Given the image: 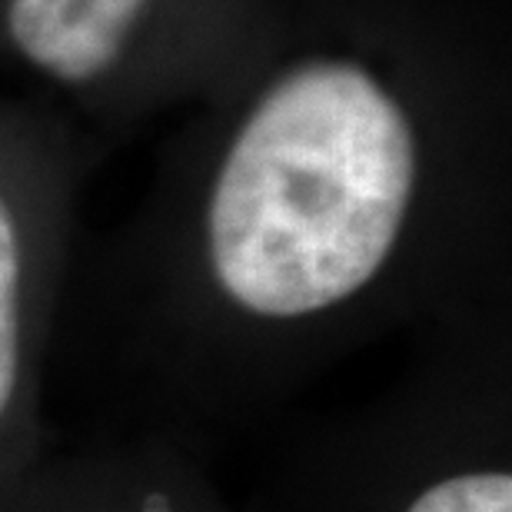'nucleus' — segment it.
<instances>
[{"mask_svg":"<svg viewBox=\"0 0 512 512\" xmlns=\"http://www.w3.org/2000/svg\"><path fill=\"white\" fill-rule=\"evenodd\" d=\"M150 0H10L7 30L30 64L64 84L104 77Z\"/></svg>","mask_w":512,"mask_h":512,"instance_id":"4","label":"nucleus"},{"mask_svg":"<svg viewBox=\"0 0 512 512\" xmlns=\"http://www.w3.org/2000/svg\"><path fill=\"white\" fill-rule=\"evenodd\" d=\"M0 512H223L183 456L153 449L44 456L0 486Z\"/></svg>","mask_w":512,"mask_h":512,"instance_id":"2","label":"nucleus"},{"mask_svg":"<svg viewBox=\"0 0 512 512\" xmlns=\"http://www.w3.org/2000/svg\"><path fill=\"white\" fill-rule=\"evenodd\" d=\"M389 512H512V463L499 433H453L406 469Z\"/></svg>","mask_w":512,"mask_h":512,"instance_id":"5","label":"nucleus"},{"mask_svg":"<svg viewBox=\"0 0 512 512\" xmlns=\"http://www.w3.org/2000/svg\"><path fill=\"white\" fill-rule=\"evenodd\" d=\"M423 193L413 114L360 60L313 57L237 120L200 207L203 316L177 363L203 389L286 383L373 300Z\"/></svg>","mask_w":512,"mask_h":512,"instance_id":"1","label":"nucleus"},{"mask_svg":"<svg viewBox=\"0 0 512 512\" xmlns=\"http://www.w3.org/2000/svg\"><path fill=\"white\" fill-rule=\"evenodd\" d=\"M44 363L47 303L24 203L0 183V486L40 453L37 409Z\"/></svg>","mask_w":512,"mask_h":512,"instance_id":"3","label":"nucleus"}]
</instances>
